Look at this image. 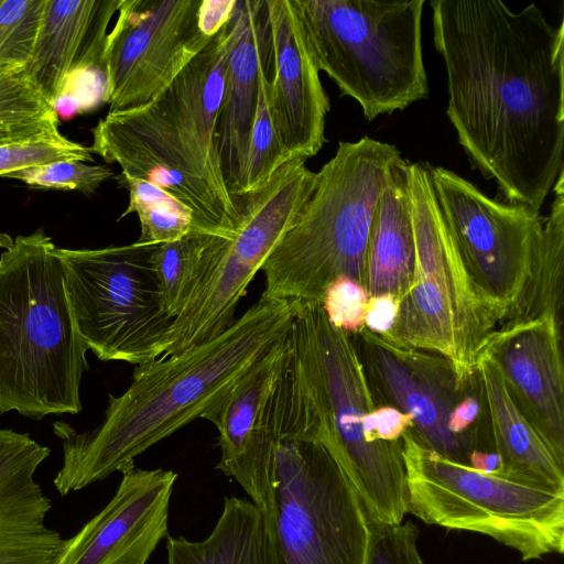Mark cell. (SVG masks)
I'll return each instance as SVG.
<instances>
[{"label": "cell", "mask_w": 564, "mask_h": 564, "mask_svg": "<svg viewBox=\"0 0 564 564\" xmlns=\"http://www.w3.org/2000/svg\"><path fill=\"white\" fill-rule=\"evenodd\" d=\"M446 115L474 169L503 202L540 212L564 172V22L535 3L431 0Z\"/></svg>", "instance_id": "1"}, {"label": "cell", "mask_w": 564, "mask_h": 564, "mask_svg": "<svg viewBox=\"0 0 564 564\" xmlns=\"http://www.w3.org/2000/svg\"><path fill=\"white\" fill-rule=\"evenodd\" d=\"M166 552L167 564H267L261 512L251 500L227 497L206 539L167 536Z\"/></svg>", "instance_id": "25"}, {"label": "cell", "mask_w": 564, "mask_h": 564, "mask_svg": "<svg viewBox=\"0 0 564 564\" xmlns=\"http://www.w3.org/2000/svg\"><path fill=\"white\" fill-rule=\"evenodd\" d=\"M315 185L316 172L293 160L260 187L235 197L239 226L231 237L212 238L194 286L163 338L160 358L212 340L232 325L250 282L295 224Z\"/></svg>", "instance_id": "11"}, {"label": "cell", "mask_w": 564, "mask_h": 564, "mask_svg": "<svg viewBox=\"0 0 564 564\" xmlns=\"http://www.w3.org/2000/svg\"><path fill=\"white\" fill-rule=\"evenodd\" d=\"M318 70L368 121L429 95L422 47L425 0H293Z\"/></svg>", "instance_id": "8"}, {"label": "cell", "mask_w": 564, "mask_h": 564, "mask_svg": "<svg viewBox=\"0 0 564 564\" xmlns=\"http://www.w3.org/2000/svg\"><path fill=\"white\" fill-rule=\"evenodd\" d=\"M552 191L555 197L549 216L543 218L529 282L514 311L502 324L551 316L562 326L564 172L558 175Z\"/></svg>", "instance_id": "26"}, {"label": "cell", "mask_w": 564, "mask_h": 564, "mask_svg": "<svg viewBox=\"0 0 564 564\" xmlns=\"http://www.w3.org/2000/svg\"><path fill=\"white\" fill-rule=\"evenodd\" d=\"M414 272L400 299L389 341L444 357L458 384L476 376L478 357L505 313L476 285L460 258L434 193L431 164L409 163Z\"/></svg>", "instance_id": "9"}, {"label": "cell", "mask_w": 564, "mask_h": 564, "mask_svg": "<svg viewBox=\"0 0 564 564\" xmlns=\"http://www.w3.org/2000/svg\"><path fill=\"white\" fill-rule=\"evenodd\" d=\"M200 2L121 0L104 51L109 111L147 104L205 48Z\"/></svg>", "instance_id": "14"}, {"label": "cell", "mask_w": 564, "mask_h": 564, "mask_svg": "<svg viewBox=\"0 0 564 564\" xmlns=\"http://www.w3.org/2000/svg\"><path fill=\"white\" fill-rule=\"evenodd\" d=\"M270 64L271 61L262 67L260 74L257 110L250 138L247 187L245 193L260 187L281 165L286 163L273 126L268 102L267 87Z\"/></svg>", "instance_id": "31"}, {"label": "cell", "mask_w": 564, "mask_h": 564, "mask_svg": "<svg viewBox=\"0 0 564 564\" xmlns=\"http://www.w3.org/2000/svg\"><path fill=\"white\" fill-rule=\"evenodd\" d=\"M408 512L427 524L486 534L522 561L564 551V491L484 473L402 436Z\"/></svg>", "instance_id": "10"}, {"label": "cell", "mask_w": 564, "mask_h": 564, "mask_svg": "<svg viewBox=\"0 0 564 564\" xmlns=\"http://www.w3.org/2000/svg\"><path fill=\"white\" fill-rule=\"evenodd\" d=\"M45 0H0V72L24 68L40 32Z\"/></svg>", "instance_id": "30"}, {"label": "cell", "mask_w": 564, "mask_h": 564, "mask_svg": "<svg viewBox=\"0 0 564 564\" xmlns=\"http://www.w3.org/2000/svg\"><path fill=\"white\" fill-rule=\"evenodd\" d=\"M409 163L401 158L393 164L375 210L367 253L369 296L401 299L412 283L415 253Z\"/></svg>", "instance_id": "24"}, {"label": "cell", "mask_w": 564, "mask_h": 564, "mask_svg": "<svg viewBox=\"0 0 564 564\" xmlns=\"http://www.w3.org/2000/svg\"><path fill=\"white\" fill-rule=\"evenodd\" d=\"M296 302L262 293L232 325L212 340L134 368L120 395L109 394L104 420L77 432L53 423L63 466L53 479L62 497L134 467V458L200 417L290 330Z\"/></svg>", "instance_id": "2"}, {"label": "cell", "mask_w": 564, "mask_h": 564, "mask_svg": "<svg viewBox=\"0 0 564 564\" xmlns=\"http://www.w3.org/2000/svg\"><path fill=\"white\" fill-rule=\"evenodd\" d=\"M0 414H77L88 347L74 324L57 247L43 229L0 234Z\"/></svg>", "instance_id": "4"}, {"label": "cell", "mask_w": 564, "mask_h": 564, "mask_svg": "<svg viewBox=\"0 0 564 564\" xmlns=\"http://www.w3.org/2000/svg\"><path fill=\"white\" fill-rule=\"evenodd\" d=\"M271 32L268 102L286 162L306 161L327 141L329 98L293 0H267Z\"/></svg>", "instance_id": "18"}, {"label": "cell", "mask_w": 564, "mask_h": 564, "mask_svg": "<svg viewBox=\"0 0 564 564\" xmlns=\"http://www.w3.org/2000/svg\"><path fill=\"white\" fill-rule=\"evenodd\" d=\"M476 375L489 416L491 446L501 458L500 473L564 491V467L517 408L495 364L482 354Z\"/></svg>", "instance_id": "23"}, {"label": "cell", "mask_w": 564, "mask_h": 564, "mask_svg": "<svg viewBox=\"0 0 564 564\" xmlns=\"http://www.w3.org/2000/svg\"><path fill=\"white\" fill-rule=\"evenodd\" d=\"M107 506L64 540L54 564H147L167 535L173 470L135 466L121 473Z\"/></svg>", "instance_id": "17"}, {"label": "cell", "mask_w": 564, "mask_h": 564, "mask_svg": "<svg viewBox=\"0 0 564 564\" xmlns=\"http://www.w3.org/2000/svg\"><path fill=\"white\" fill-rule=\"evenodd\" d=\"M112 175L113 172L104 165L63 160L14 171L6 177L19 180L34 188L79 191L91 195Z\"/></svg>", "instance_id": "32"}, {"label": "cell", "mask_w": 564, "mask_h": 564, "mask_svg": "<svg viewBox=\"0 0 564 564\" xmlns=\"http://www.w3.org/2000/svg\"><path fill=\"white\" fill-rule=\"evenodd\" d=\"M229 24L216 140L225 185L235 198L246 192L260 74L262 67L271 61L267 0H237Z\"/></svg>", "instance_id": "20"}, {"label": "cell", "mask_w": 564, "mask_h": 564, "mask_svg": "<svg viewBox=\"0 0 564 564\" xmlns=\"http://www.w3.org/2000/svg\"><path fill=\"white\" fill-rule=\"evenodd\" d=\"M229 21L154 98L100 119L88 147L106 163L119 164L121 174L175 197L192 212L196 230L223 237H231L239 226L216 140Z\"/></svg>", "instance_id": "3"}, {"label": "cell", "mask_w": 564, "mask_h": 564, "mask_svg": "<svg viewBox=\"0 0 564 564\" xmlns=\"http://www.w3.org/2000/svg\"><path fill=\"white\" fill-rule=\"evenodd\" d=\"M562 326L551 316L502 324L480 354L501 375L517 408L564 467Z\"/></svg>", "instance_id": "16"}, {"label": "cell", "mask_w": 564, "mask_h": 564, "mask_svg": "<svg viewBox=\"0 0 564 564\" xmlns=\"http://www.w3.org/2000/svg\"><path fill=\"white\" fill-rule=\"evenodd\" d=\"M296 303L290 367L314 436L357 491L368 521L399 524L408 513L403 442L365 440L364 419L376 402L354 338L329 324L319 302Z\"/></svg>", "instance_id": "6"}, {"label": "cell", "mask_w": 564, "mask_h": 564, "mask_svg": "<svg viewBox=\"0 0 564 564\" xmlns=\"http://www.w3.org/2000/svg\"><path fill=\"white\" fill-rule=\"evenodd\" d=\"M217 235L193 230L185 237L158 245L152 267L165 313L174 321L184 306L197 276L205 251Z\"/></svg>", "instance_id": "29"}, {"label": "cell", "mask_w": 564, "mask_h": 564, "mask_svg": "<svg viewBox=\"0 0 564 564\" xmlns=\"http://www.w3.org/2000/svg\"><path fill=\"white\" fill-rule=\"evenodd\" d=\"M431 176L467 272L506 322L529 282L543 218L525 205L488 197L445 167L431 165Z\"/></svg>", "instance_id": "13"}, {"label": "cell", "mask_w": 564, "mask_h": 564, "mask_svg": "<svg viewBox=\"0 0 564 564\" xmlns=\"http://www.w3.org/2000/svg\"><path fill=\"white\" fill-rule=\"evenodd\" d=\"M237 0H202L199 28L209 39L214 37L230 20Z\"/></svg>", "instance_id": "39"}, {"label": "cell", "mask_w": 564, "mask_h": 564, "mask_svg": "<svg viewBox=\"0 0 564 564\" xmlns=\"http://www.w3.org/2000/svg\"><path fill=\"white\" fill-rule=\"evenodd\" d=\"M368 524L365 564H425L417 547L419 531L411 521Z\"/></svg>", "instance_id": "34"}, {"label": "cell", "mask_w": 564, "mask_h": 564, "mask_svg": "<svg viewBox=\"0 0 564 564\" xmlns=\"http://www.w3.org/2000/svg\"><path fill=\"white\" fill-rule=\"evenodd\" d=\"M121 0H45L31 80L55 107L74 79L104 67L107 29Z\"/></svg>", "instance_id": "22"}, {"label": "cell", "mask_w": 564, "mask_h": 564, "mask_svg": "<svg viewBox=\"0 0 564 564\" xmlns=\"http://www.w3.org/2000/svg\"><path fill=\"white\" fill-rule=\"evenodd\" d=\"M468 465L484 473H498L501 469V458L494 451L473 449L468 455Z\"/></svg>", "instance_id": "40"}, {"label": "cell", "mask_w": 564, "mask_h": 564, "mask_svg": "<svg viewBox=\"0 0 564 564\" xmlns=\"http://www.w3.org/2000/svg\"><path fill=\"white\" fill-rule=\"evenodd\" d=\"M51 449L29 434L0 429V564H54L64 543L46 525L51 499L35 471Z\"/></svg>", "instance_id": "21"}, {"label": "cell", "mask_w": 564, "mask_h": 564, "mask_svg": "<svg viewBox=\"0 0 564 564\" xmlns=\"http://www.w3.org/2000/svg\"><path fill=\"white\" fill-rule=\"evenodd\" d=\"M63 160L93 161L88 147L74 142L63 134L45 140L0 145V176L33 165Z\"/></svg>", "instance_id": "33"}, {"label": "cell", "mask_w": 564, "mask_h": 564, "mask_svg": "<svg viewBox=\"0 0 564 564\" xmlns=\"http://www.w3.org/2000/svg\"><path fill=\"white\" fill-rule=\"evenodd\" d=\"M395 145L370 137L339 141L316 172V185L295 224L261 267L263 294L299 303L322 301L338 276L367 289V253L378 199L393 164Z\"/></svg>", "instance_id": "7"}, {"label": "cell", "mask_w": 564, "mask_h": 564, "mask_svg": "<svg viewBox=\"0 0 564 564\" xmlns=\"http://www.w3.org/2000/svg\"><path fill=\"white\" fill-rule=\"evenodd\" d=\"M400 299L392 294L371 295L365 312V328L378 336H387L397 319Z\"/></svg>", "instance_id": "38"}, {"label": "cell", "mask_w": 564, "mask_h": 564, "mask_svg": "<svg viewBox=\"0 0 564 564\" xmlns=\"http://www.w3.org/2000/svg\"><path fill=\"white\" fill-rule=\"evenodd\" d=\"M368 299L369 294L364 285L341 275L328 285L321 304L329 324L352 336L365 328Z\"/></svg>", "instance_id": "35"}, {"label": "cell", "mask_w": 564, "mask_h": 564, "mask_svg": "<svg viewBox=\"0 0 564 564\" xmlns=\"http://www.w3.org/2000/svg\"><path fill=\"white\" fill-rule=\"evenodd\" d=\"M352 338L376 406L391 405L411 415L410 431L417 442L468 465L474 448L447 429L449 412L468 386L458 384L448 360L427 350L395 345L366 328Z\"/></svg>", "instance_id": "15"}, {"label": "cell", "mask_w": 564, "mask_h": 564, "mask_svg": "<svg viewBox=\"0 0 564 564\" xmlns=\"http://www.w3.org/2000/svg\"><path fill=\"white\" fill-rule=\"evenodd\" d=\"M59 135L58 113L25 67L0 72V145Z\"/></svg>", "instance_id": "27"}, {"label": "cell", "mask_w": 564, "mask_h": 564, "mask_svg": "<svg viewBox=\"0 0 564 564\" xmlns=\"http://www.w3.org/2000/svg\"><path fill=\"white\" fill-rule=\"evenodd\" d=\"M156 246L56 248L74 324L101 361L138 366L161 357L173 319L163 308L152 267Z\"/></svg>", "instance_id": "12"}, {"label": "cell", "mask_w": 564, "mask_h": 564, "mask_svg": "<svg viewBox=\"0 0 564 564\" xmlns=\"http://www.w3.org/2000/svg\"><path fill=\"white\" fill-rule=\"evenodd\" d=\"M118 184L129 192V204L119 219L135 213L141 235L138 241L161 245L176 241L196 230L192 212L160 186L123 174Z\"/></svg>", "instance_id": "28"}, {"label": "cell", "mask_w": 564, "mask_h": 564, "mask_svg": "<svg viewBox=\"0 0 564 564\" xmlns=\"http://www.w3.org/2000/svg\"><path fill=\"white\" fill-rule=\"evenodd\" d=\"M273 440L265 508L267 564H365L369 524L360 498L315 438L293 377L281 376L267 410Z\"/></svg>", "instance_id": "5"}, {"label": "cell", "mask_w": 564, "mask_h": 564, "mask_svg": "<svg viewBox=\"0 0 564 564\" xmlns=\"http://www.w3.org/2000/svg\"><path fill=\"white\" fill-rule=\"evenodd\" d=\"M290 359L289 334L202 414L218 431L216 466L232 477L262 511L268 501L273 442L265 432L272 393Z\"/></svg>", "instance_id": "19"}, {"label": "cell", "mask_w": 564, "mask_h": 564, "mask_svg": "<svg viewBox=\"0 0 564 564\" xmlns=\"http://www.w3.org/2000/svg\"><path fill=\"white\" fill-rule=\"evenodd\" d=\"M475 378L451 410L447 429L452 435L464 441L474 449H480L478 435L471 430L479 417L482 401L481 389L476 394L475 388L471 386Z\"/></svg>", "instance_id": "37"}, {"label": "cell", "mask_w": 564, "mask_h": 564, "mask_svg": "<svg viewBox=\"0 0 564 564\" xmlns=\"http://www.w3.org/2000/svg\"><path fill=\"white\" fill-rule=\"evenodd\" d=\"M412 426L411 415L391 405H377L364 419L365 440L376 442H398Z\"/></svg>", "instance_id": "36"}]
</instances>
